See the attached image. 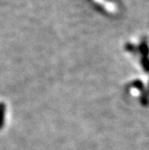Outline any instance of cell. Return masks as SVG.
I'll list each match as a JSON object with an SVG mask.
<instances>
[{
  "mask_svg": "<svg viewBox=\"0 0 149 150\" xmlns=\"http://www.w3.org/2000/svg\"><path fill=\"white\" fill-rule=\"evenodd\" d=\"M4 119H5V105L0 103V130L4 126Z\"/></svg>",
  "mask_w": 149,
  "mask_h": 150,
  "instance_id": "6da1fadb",
  "label": "cell"
}]
</instances>
